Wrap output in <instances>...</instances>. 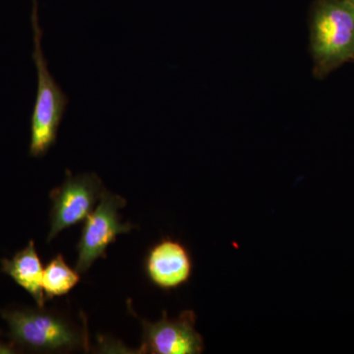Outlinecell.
I'll return each instance as SVG.
<instances>
[{
    "mask_svg": "<svg viewBox=\"0 0 354 354\" xmlns=\"http://www.w3.org/2000/svg\"><path fill=\"white\" fill-rule=\"evenodd\" d=\"M310 53L313 74L322 80L354 62V3L351 0H316L310 10Z\"/></svg>",
    "mask_w": 354,
    "mask_h": 354,
    "instance_id": "6da1fadb",
    "label": "cell"
},
{
    "mask_svg": "<svg viewBox=\"0 0 354 354\" xmlns=\"http://www.w3.org/2000/svg\"><path fill=\"white\" fill-rule=\"evenodd\" d=\"M0 315L14 346L37 353H66L88 348V335L72 319L44 307H13Z\"/></svg>",
    "mask_w": 354,
    "mask_h": 354,
    "instance_id": "7a4b0ae2",
    "label": "cell"
},
{
    "mask_svg": "<svg viewBox=\"0 0 354 354\" xmlns=\"http://www.w3.org/2000/svg\"><path fill=\"white\" fill-rule=\"evenodd\" d=\"M32 24L34 30L32 57L36 65L38 88L31 118L29 152L31 157L41 158L57 143L58 129L68 104V97L48 69V62L41 48L43 32L39 24L37 4H34Z\"/></svg>",
    "mask_w": 354,
    "mask_h": 354,
    "instance_id": "3957f363",
    "label": "cell"
},
{
    "mask_svg": "<svg viewBox=\"0 0 354 354\" xmlns=\"http://www.w3.org/2000/svg\"><path fill=\"white\" fill-rule=\"evenodd\" d=\"M127 201L120 195L104 190L94 211L84 221L80 241L77 244L75 270L85 274L93 264L106 258V249L116 241L118 235L131 232L132 223H121L120 211Z\"/></svg>",
    "mask_w": 354,
    "mask_h": 354,
    "instance_id": "277c9868",
    "label": "cell"
},
{
    "mask_svg": "<svg viewBox=\"0 0 354 354\" xmlns=\"http://www.w3.org/2000/svg\"><path fill=\"white\" fill-rule=\"evenodd\" d=\"M106 190L102 179L95 172L73 174L66 171L64 183L50 191V242L66 228L82 223L90 216Z\"/></svg>",
    "mask_w": 354,
    "mask_h": 354,
    "instance_id": "5b68a950",
    "label": "cell"
},
{
    "mask_svg": "<svg viewBox=\"0 0 354 354\" xmlns=\"http://www.w3.org/2000/svg\"><path fill=\"white\" fill-rule=\"evenodd\" d=\"M196 314L185 310L176 318H169L164 310L157 322L140 319L142 324L141 346L135 353L200 354L204 341L196 330Z\"/></svg>",
    "mask_w": 354,
    "mask_h": 354,
    "instance_id": "8992f818",
    "label": "cell"
},
{
    "mask_svg": "<svg viewBox=\"0 0 354 354\" xmlns=\"http://www.w3.org/2000/svg\"><path fill=\"white\" fill-rule=\"evenodd\" d=\"M144 269L147 278L156 288L176 290L186 285L192 277V255L180 241L164 237L149 249Z\"/></svg>",
    "mask_w": 354,
    "mask_h": 354,
    "instance_id": "52a82bcc",
    "label": "cell"
},
{
    "mask_svg": "<svg viewBox=\"0 0 354 354\" xmlns=\"http://www.w3.org/2000/svg\"><path fill=\"white\" fill-rule=\"evenodd\" d=\"M1 271L24 288L34 298L37 306L44 307L46 299L43 288L44 267L34 241H30L11 259H2Z\"/></svg>",
    "mask_w": 354,
    "mask_h": 354,
    "instance_id": "ba28073f",
    "label": "cell"
},
{
    "mask_svg": "<svg viewBox=\"0 0 354 354\" xmlns=\"http://www.w3.org/2000/svg\"><path fill=\"white\" fill-rule=\"evenodd\" d=\"M80 279V274L67 265L64 255L58 254L44 269L43 288L46 299L68 295L78 285Z\"/></svg>",
    "mask_w": 354,
    "mask_h": 354,
    "instance_id": "9c48e42d",
    "label": "cell"
},
{
    "mask_svg": "<svg viewBox=\"0 0 354 354\" xmlns=\"http://www.w3.org/2000/svg\"><path fill=\"white\" fill-rule=\"evenodd\" d=\"M15 346L13 342H4L0 339V354L15 353Z\"/></svg>",
    "mask_w": 354,
    "mask_h": 354,
    "instance_id": "30bf717a",
    "label": "cell"
},
{
    "mask_svg": "<svg viewBox=\"0 0 354 354\" xmlns=\"http://www.w3.org/2000/svg\"><path fill=\"white\" fill-rule=\"evenodd\" d=\"M351 1H353V3H354V0H351Z\"/></svg>",
    "mask_w": 354,
    "mask_h": 354,
    "instance_id": "8fae6325",
    "label": "cell"
}]
</instances>
